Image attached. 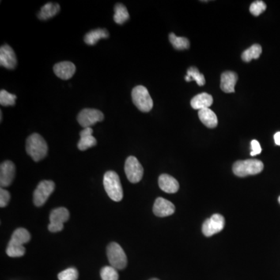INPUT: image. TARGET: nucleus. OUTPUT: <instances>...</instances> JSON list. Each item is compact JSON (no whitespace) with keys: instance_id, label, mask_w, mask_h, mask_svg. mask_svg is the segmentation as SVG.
<instances>
[{"instance_id":"nucleus-1","label":"nucleus","mask_w":280,"mask_h":280,"mask_svg":"<svg viewBox=\"0 0 280 280\" xmlns=\"http://www.w3.org/2000/svg\"><path fill=\"white\" fill-rule=\"evenodd\" d=\"M26 150L31 158L39 162L47 156V144L41 135L34 133L27 140Z\"/></svg>"},{"instance_id":"nucleus-2","label":"nucleus","mask_w":280,"mask_h":280,"mask_svg":"<svg viewBox=\"0 0 280 280\" xmlns=\"http://www.w3.org/2000/svg\"><path fill=\"white\" fill-rule=\"evenodd\" d=\"M104 187L107 195L115 202H120L123 198V190L120 179L115 171L106 172L104 176Z\"/></svg>"},{"instance_id":"nucleus-3","label":"nucleus","mask_w":280,"mask_h":280,"mask_svg":"<svg viewBox=\"0 0 280 280\" xmlns=\"http://www.w3.org/2000/svg\"><path fill=\"white\" fill-rule=\"evenodd\" d=\"M263 169V163L259 160H238L233 166L234 175L241 178L248 175H258Z\"/></svg>"},{"instance_id":"nucleus-4","label":"nucleus","mask_w":280,"mask_h":280,"mask_svg":"<svg viewBox=\"0 0 280 280\" xmlns=\"http://www.w3.org/2000/svg\"><path fill=\"white\" fill-rule=\"evenodd\" d=\"M133 101L136 107L142 112H149L153 108V102L149 91L143 86H137L132 92Z\"/></svg>"},{"instance_id":"nucleus-5","label":"nucleus","mask_w":280,"mask_h":280,"mask_svg":"<svg viewBox=\"0 0 280 280\" xmlns=\"http://www.w3.org/2000/svg\"><path fill=\"white\" fill-rule=\"evenodd\" d=\"M107 255L111 266L116 269H123L127 266L126 253L118 243L112 242L108 245Z\"/></svg>"},{"instance_id":"nucleus-6","label":"nucleus","mask_w":280,"mask_h":280,"mask_svg":"<svg viewBox=\"0 0 280 280\" xmlns=\"http://www.w3.org/2000/svg\"><path fill=\"white\" fill-rule=\"evenodd\" d=\"M125 172L128 180L133 184L138 183L142 180L143 176V168L137 157H129L125 164Z\"/></svg>"},{"instance_id":"nucleus-7","label":"nucleus","mask_w":280,"mask_h":280,"mask_svg":"<svg viewBox=\"0 0 280 280\" xmlns=\"http://www.w3.org/2000/svg\"><path fill=\"white\" fill-rule=\"evenodd\" d=\"M55 190L52 181H42L34 192V203L36 206H42L47 202L51 193Z\"/></svg>"},{"instance_id":"nucleus-8","label":"nucleus","mask_w":280,"mask_h":280,"mask_svg":"<svg viewBox=\"0 0 280 280\" xmlns=\"http://www.w3.org/2000/svg\"><path fill=\"white\" fill-rule=\"evenodd\" d=\"M69 218V213L66 208L60 207L53 209L50 214V224L48 230L53 233L59 232L63 229L64 223Z\"/></svg>"},{"instance_id":"nucleus-9","label":"nucleus","mask_w":280,"mask_h":280,"mask_svg":"<svg viewBox=\"0 0 280 280\" xmlns=\"http://www.w3.org/2000/svg\"><path fill=\"white\" fill-rule=\"evenodd\" d=\"M104 114L99 110L85 108L80 111L77 116V121L80 126L85 129L93 126L96 122H101L104 120Z\"/></svg>"},{"instance_id":"nucleus-10","label":"nucleus","mask_w":280,"mask_h":280,"mask_svg":"<svg viewBox=\"0 0 280 280\" xmlns=\"http://www.w3.org/2000/svg\"><path fill=\"white\" fill-rule=\"evenodd\" d=\"M225 220L222 215L214 214L202 224V233L205 236H211L224 230Z\"/></svg>"},{"instance_id":"nucleus-11","label":"nucleus","mask_w":280,"mask_h":280,"mask_svg":"<svg viewBox=\"0 0 280 280\" xmlns=\"http://www.w3.org/2000/svg\"><path fill=\"white\" fill-rule=\"evenodd\" d=\"M16 168L12 161L6 160L0 166V185L1 187H8L14 179Z\"/></svg>"},{"instance_id":"nucleus-12","label":"nucleus","mask_w":280,"mask_h":280,"mask_svg":"<svg viewBox=\"0 0 280 280\" xmlns=\"http://www.w3.org/2000/svg\"><path fill=\"white\" fill-rule=\"evenodd\" d=\"M17 56L10 46L4 45L0 48V65L8 69H13L17 66Z\"/></svg>"},{"instance_id":"nucleus-13","label":"nucleus","mask_w":280,"mask_h":280,"mask_svg":"<svg viewBox=\"0 0 280 280\" xmlns=\"http://www.w3.org/2000/svg\"><path fill=\"white\" fill-rule=\"evenodd\" d=\"M153 210L157 217H166L175 213V206L172 202L160 197L155 201Z\"/></svg>"},{"instance_id":"nucleus-14","label":"nucleus","mask_w":280,"mask_h":280,"mask_svg":"<svg viewBox=\"0 0 280 280\" xmlns=\"http://www.w3.org/2000/svg\"><path fill=\"white\" fill-rule=\"evenodd\" d=\"M54 73L57 77L62 80H69L72 78L75 72H76V66L71 62H61L55 64L54 66Z\"/></svg>"},{"instance_id":"nucleus-15","label":"nucleus","mask_w":280,"mask_h":280,"mask_svg":"<svg viewBox=\"0 0 280 280\" xmlns=\"http://www.w3.org/2000/svg\"><path fill=\"white\" fill-rule=\"evenodd\" d=\"M237 80L238 77L234 72H224L221 75V79H220V88L225 93H233Z\"/></svg>"},{"instance_id":"nucleus-16","label":"nucleus","mask_w":280,"mask_h":280,"mask_svg":"<svg viewBox=\"0 0 280 280\" xmlns=\"http://www.w3.org/2000/svg\"><path fill=\"white\" fill-rule=\"evenodd\" d=\"M92 134H93V129L91 127L85 128L80 132V140L78 142V148L80 150L84 151L86 149L96 146V140Z\"/></svg>"},{"instance_id":"nucleus-17","label":"nucleus","mask_w":280,"mask_h":280,"mask_svg":"<svg viewBox=\"0 0 280 280\" xmlns=\"http://www.w3.org/2000/svg\"><path fill=\"white\" fill-rule=\"evenodd\" d=\"M160 189L167 193H176L179 189V183L175 178L169 175H160L158 179Z\"/></svg>"},{"instance_id":"nucleus-18","label":"nucleus","mask_w":280,"mask_h":280,"mask_svg":"<svg viewBox=\"0 0 280 280\" xmlns=\"http://www.w3.org/2000/svg\"><path fill=\"white\" fill-rule=\"evenodd\" d=\"M213 103V96L207 93L197 94L191 100V105L193 109L198 110V111L205 109V108H209Z\"/></svg>"},{"instance_id":"nucleus-19","label":"nucleus","mask_w":280,"mask_h":280,"mask_svg":"<svg viewBox=\"0 0 280 280\" xmlns=\"http://www.w3.org/2000/svg\"><path fill=\"white\" fill-rule=\"evenodd\" d=\"M30 240H31V234L28 231L24 228H18L13 232L8 245L23 247V245L26 243H28Z\"/></svg>"},{"instance_id":"nucleus-20","label":"nucleus","mask_w":280,"mask_h":280,"mask_svg":"<svg viewBox=\"0 0 280 280\" xmlns=\"http://www.w3.org/2000/svg\"><path fill=\"white\" fill-rule=\"evenodd\" d=\"M198 118L200 119L202 123L209 129L216 128L218 125L217 115L209 108L199 110L198 111Z\"/></svg>"},{"instance_id":"nucleus-21","label":"nucleus","mask_w":280,"mask_h":280,"mask_svg":"<svg viewBox=\"0 0 280 280\" xmlns=\"http://www.w3.org/2000/svg\"><path fill=\"white\" fill-rule=\"evenodd\" d=\"M109 37V33L104 28H97L88 32L84 37V42L89 46H94L100 39H107Z\"/></svg>"},{"instance_id":"nucleus-22","label":"nucleus","mask_w":280,"mask_h":280,"mask_svg":"<svg viewBox=\"0 0 280 280\" xmlns=\"http://www.w3.org/2000/svg\"><path fill=\"white\" fill-rule=\"evenodd\" d=\"M60 11V6L58 3L48 2L42 6L38 17L40 20H46L51 17H55V15Z\"/></svg>"},{"instance_id":"nucleus-23","label":"nucleus","mask_w":280,"mask_h":280,"mask_svg":"<svg viewBox=\"0 0 280 280\" xmlns=\"http://www.w3.org/2000/svg\"><path fill=\"white\" fill-rule=\"evenodd\" d=\"M262 52V48L260 45L255 44L243 51L241 55L242 59L246 62H251L252 59H257L260 57Z\"/></svg>"},{"instance_id":"nucleus-24","label":"nucleus","mask_w":280,"mask_h":280,"mask_svg":"<svg viewBox=\"0 0 280 280\" xmlns=\"http://www.w3.org/2000/svg\"><path fill=\"white\" fill-rule=\"evenodd\" d=\"M186 80L187 82H191V81L194 80L198 86H204L206 84V80H205L204 75L202 74L199 70L194 66H191L189 69H187Z\"/></svg>"},{"instance_id":"nucleus-25","label":"nucleus","mask_w":280,"mask_h":280,"mask_svg":"<svg viewBox=\"0 0 280 280\" xmlns=\"http://www.w3.org/2000/svg\"><path fill=\"white\" fill-rule=\"evenodd\" d=\"M129 19V13L126 6L123 4L118 3L115 6L114 20L118 24H123Z\"/></svg>"},{"instance_id":"nucleus-26","label":"nucleus","mask_w":280,"mask_h":280,"mask_svg":"<svg viewBox=\"0 0 280 280\" xmlns=\"http://www.w3.org/2000/svg\"><path fill=\"white\" fill-rule=\"evenodd\" d=\"M169 40L171 45L175 48L178 50H184L189 48L190 42L188 39L184 37H178L174 33H171L169 35Z\"/></svg>"},{"instance_id":"nucleus-27","label":"nucleus","mask_w":280,"mask_h":280,"mask_svg":"<svg viewBox=\"0 0 280 280\" xmlns=\"http://www.w3.org/2000/svg\"><path fill=\"white\" fill-rule=\"evenodd\" d=\"M102 280H118L117 269L112 266H105L100 271Z\"/></svg>"},{"instance_id":"nucleus-28","label":"nucleus","mask_w":280,"mask_h":280,"mask_svg":"<svg viewBox=\"0 0 280 280\" xmlns=\"http://www.w3.org/2000/svg\"><path fill=\"white\" fill-rule=\"evenodd\" d=\"M17 99V96L9 93L5 90L0 91V104L2 106H13L15 104V101Z\"/></svg>"},{"instance_id":"nucleus-29","label":"nucleus","mask_w":280,"mask_h":280,"mask_svg":"<svg viewBox=\"0 0 280 280\" xmlns=\"http://www.w3.org/2000/svg\"><path fill=\"white\" fill-rule=\"evenodd\" d=\"M78 277V271L75 268H69L58 275L59 280H77Z\"/></svg>"},{"instance_id":"nucleus-30","label":"nucleus","mask_w":280,"mask_h":280,"mask_svg":"<svg viewBox=\"0 0 280 280\" xmlns=\"http://www.w3.org/2000/svg\"><path fill=\"white\" fill-rule=\"evenodd\" d=\"M266 4L263 1H255L251 3L250 6V12L251 14L254 15L255 17H258L259 15L262 14L263 12L266 11Z\"/></svg>"},{"instance_id":"nucleus-31","label":"nucleus","mask_w":280,"mask_h":280,"mask_svg":"<svg viewBox=\"0 0 280 280\" xmlns=\"http://www.w3.org/2000/svg\"><path fill=\"white\" fill-rule=\"evenodd\" d=\"M6 254L8 256L12 258H18L23 256L25 254V248L23 247H17V246L8 245L6 248Z\"/></svg>"},{"instance_id":"nucleus-32","label":"nucleus","mask_w":280,"mask_h":280,"mask_svg":"<svg viewBox=\"0 0 280 280\" xmlns=\"http://www.w3.org/2000/svg\"><path fill=\"white\" fill-rule=\"evenodd\" d=\"M10 200V194L6 190L1 188L0 190V206L3 208L7 206Z\"/></svg>"},{"instance_id":"nucleus-33","label":"nucleus","mask_w":280,"mask_h":280,"mask_svg":"<svg viewBox=\"0 0 280 280\" xmlns=\"http://www.w3.org/2000/svg\"><path fill=\"white\" fill-rule=\"evenodd\" d=\"M251 156H252V157L256 156V155L258 154H260L261 152H262V147H261L260 143H259V142L255 140L251 141Z\"/></svg>"},{"instance_id":"nucleus-34","label":"nucleus","mask_w":280,"mask_h":280,"mask_svg":"<svg viewBox=\"0 0 280 280\" xmlns=\"http://www.w3.org/2000/svg\"><path fill=\"white\" fill-rule=\"evenodd\" d=\"M274 140L275 143L277 144V146H280V132L274 135Z\"/></svg>"},{"instance_id":"nucleus-35","label":"nucleus","mask_w":280,"mask_h":280,"mask_svg":"<svg viewBox=\"0 0 280 280\" xmlns=\"http://www.w3.org/2000/svg\"><path fill=\"white\" fill-rule=\"evenodd\" d=\"M0 114H1V116H0V117H1V122H2V111H1V112H0Z\"/></svg>"},{"instance_id":"nucleus-36","label":"nucleus","mask_w":280,"mask_h":280,"mask_svg":"<svg viewBox=\"0 0 280 280\" xmlns=\"http://www.w3.org/2000/svg\"><path fill=\"white\" fill-rule=\"evenodd\" d=\"M158 280V279L153 278V279H151V280Z\"/></svg>"},{"instance_id":"nucleus-37","label":"nucleus","mask_w":280,"mask_h":280,"mask_svg":"<svg viewBox=\"0 0 280 280\" xmlns=\"http://www.w3.org/2000/svg\"><path fill=\"white\" fill-rule=\"evenodd\" d=\"M278 201H279V202H280V196L279 197Z\"/></svg>"}]
</instances>
